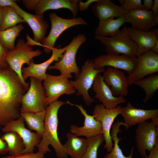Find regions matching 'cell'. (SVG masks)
<instances>
[{
  "instance_id": "cell-1",
  "label": "cell",
  "mask_w": 158,
  "mask_h": 158,
  "mask_svg": "<svg viewBox=\"0 0 158 158\" xmlns=\"http://www.w3.org/2000/svg\"><path fill=\"white\" fill-rule=\"evenodd\" d=\"M25 91L18 76L9 66L0 68V126L20 116L21 99Z\"/></svg>"
},
{
  "instance_id": "cell-2",
  "label": "cell",
  "mask_w": 158,
  "mask_h": 158,
  "mask_svg": "<svg viewBox=\"0 0 158 158\" xmlns=\"http://www.w3.org/2000/svg\"><path fill=\"white\" fill-rule=\"evenodd\" d=\"M68 100L64 102L57 100L49 104L46 109L44 119V131L41 140L37 146L38 151L44 154L51 151L49 146L54 149L57 158H67L65 153L58 136L57 129L59 121L58 114L60 108L65 104H69Z\"/></svg>"
},
{
  "instance_id": "cell-3",
  "label": "cell",
  "mask_w": 158,
  "mask_h": 158,
  "mask_svg": "<svg viewBox=\"0 0 158 158\" xmlns=\"http://www.w3.org/2000/svg\"><path fill=\"white\" fill-rule=\"evenodd\" d=\"M42 52L39 49L34 50L24 40L19 39L14 48L8 51L5 56V60L9 67L18 76L25 91L29 87V84L23 79L22 69L25 63L28 65L33 58L41 54Z\"/></svg>"
},
{
  "instance_id": "cell-4",
  "label": "cell",
  "mask_w": 158,
  "mask_h": 158,
  "mask_svg": "<svg viewBox=\"0 0 158 158\" xmlns=\"http://www.w3.org/2000/svg\"><path fill=\"white\" fill-rule=\"evenodd\" d=\"M95 38L104 46L107 54L136 57L137 46L130 38L128 27L126 26L113 36H95Z\"/></svg>"
},
{
  "instance_id": "cell-5",
  "label": "cell",
  "mask_w": 158,
  "mask_h": 158,
  "mask_svg": "<svg viewBox=\"0 0 158 158\" xmlns=\"http://www.w3.org/2000/svg\"><path fill=\"white\" fill-rule=\"evenodd\" d=\"M87 40L86 37L83 34L75 36L67 45L62 57L53 65H50L48 69L58 70L60 75L68 79L73 76L72 73L77 75L80 71L77 64L75 57L77 51L81 46Z\"/></svg>"
},
{
  "instance_id": "cell-6",
  "label": "cell",
  "mask_w": 158,
  "mask_h": 158,
  "mask_svg": "<svg viewBox=\"0 0 158 158\" xmlns=\"http://www.w3.org/2000/svg\"><path fill=\"white\" fill-rule=\"evenodd\" d=\"M105 68L97 69L93 66L92 60L87 59L82 66L80 71L75 75L74 80H69L74 88L77 91L76 95L81 96L85 104L89 106L94 101L90 95L88 91L91 87L95 78L99 73H103Z\"/></svg>"
},
{
  "instance_id": "cell-7",
  "label": "cell",
  "mask_w": 158,
  "mask_h": 158,
  "mask_svg": "<svg viewBox=\"0 0 158 158\" xmlns=\"http://www.w3.org/2000/svg\"><path fill=\"white\" fill-rule=\"evenodd\" d=\"M27 92L22 96L20 112H37L45 111L48 106L45 101L46 93L42 81L30 77Z\"/></svg>"
},
{
  "instance_id": "cell-8",
  "label": "cell",
  "mask_w": 158,
  "mask_h": 158,
  "mask_svg": "<svg viewBox=\"0 0 158 158\" xmlns=\"http://www.w3.org/2000/svg\"><path fill=\"white\" fill-rule=\"evenodd\" d=\"M158 117L150 122L145 121L137 124L135 140L137 150L141 158L147 156L146 151H151L158 140Z\"/></svg>"
},
{
  "instance_id": "cell-9",
  "label": "cell",
  "mask_w": 158,
  "mask_h": 158,
  "mask_svg": "<svg viewBox=\"0 0 158 158\" xmlns=\"http://www.w3.org/2000/svg\"><path fill=\"white\" fill-rule=\"evenodd\" d=\"M49 16L51 25V30L41 43L44 51L47 54L51 52L57 39L65 30L74 26L87 24L86 21L81 17L65 19L54 12L50 13Z\"/></svg>"
},
{
  "instance_id": "cell-10",
  "label": "cell",
  "mask_w": 158,
  "mask_h": 158,
  "mask_svg": "<svg viewBox=\"0 0 158 158\" xmlns=\"http://www.w3.org/2000/svg\"><path fill=\"white\" fill-rule=\"evenodd\" d=\"M43 81L46 93L45 101L47 106L57 100L63 94L70 95L76 92L68 79L60 75H54L46 73Z\"/></svg>"
},
{
  "instance_id": "cell-11",
  "label": "cell",
  "mask_w": 158,
  "mask_h": 158,
  "mask_svg": "<svg viewBox=\"0 0 158 158\" xmlns=\"http://www.w3.org/2000/svg\"><path fill=\"white\" fill-rule=\"evenodd\" d=\"M122 110V107L120 105L114 109H108L102 104H96L93 109L92 115L102 124L105 142L104 147L108 152L111 151L113 146L110 134L111 129L114 120L121 114Z\"/></svg>"
},
{
  "instance_id": "cell-12",
  "label": "cell",
  "mask_w": 158,
  "mask_h": 158,
  "mask_svg": "<svg viewBox=\"0 0 158 158\" xmlns=\"http://www.w3.org/2000/svg\"><path fill=\"white\" fill-rule=\"evenodd\" d=\"M138 61V58L136 57L108 54L99 56L92 60L94 67L96 69L110 67L124 70L129 75L134 71Z\"/></svg>"
},
{
  "instance_id": "cell-13",
  "label": "cell",
  "mask_w": 158,
  "mask_h": 158,
  "mask_svg": "<svg viewBox=\"0 0 158 158\" xmlns=\"http://www.w3.org/2000/svg\"><path fill=\"white\" fill-rule=\"evenodd\" d=\"M23 118L20 116L12 121L1 129L2 131L6 133L14 131L17 133L23 140L25 148L21 153H34L35 148L39 144L42 137L40 135L31 131L25 126Z\"/></svg>"
},
{
  "instance_id": "cell-14",
  "label": "cell",
  "mask_w": 158,
  "mask_h": 158,
  "mask_svg": "<svg viewBox=\"0 0 158 158\" xmlns=\"http://www.w3.org/2000/svg\"><path fill=\"white\" fill-rule=\"evenodd\" d=\"M138 58L134 71L128 76L129 85L148 75L158 72V54L150 50Z\"/></svg>"
},
{
  "instance_id": "cell-15",
  "label": "cell",
  "mask_w": 158,
  "mask_h": 158,
  "mask_svg": "<svg viewBox=\"0 0 158 158\" xmlns=\"http://www.w3.org/2000/svg\"><path fill=\"white\" fill-rule=\"evenodd\" d=\"M66 46L62 48L54 47L52 50L51 56L47 60L42 63L36 64L32 59L27 67L22 69L23 77L25 81L28 77H33L42 81L46 76V71L50 65L54 61H58L63 56L66 48Z\"/></svg>"
},
{
  "instance_id": "cell-16",
  "label": "cell",
  "mask_w": 158,
  "mask_h": 158,
  "mask_svg": "<svg viewBox=\"0 0 158 158\" xmlns=\"http://www.w3.org/2000/svg\"><path fill=\"white\" fill-rule=\"evenodd\" d=\"M92 87L95 93V98L107 109L115 108L126 101L123 96L116 97L113 95L109 87L104 82L100 73L96 77Z\"/></svg>"
},
{
  "instance_id": "cell-17",
  "label": "cell",
  "mask_w": 158,
  "mask_h": 158,
  "mask_svg": "<svg viewBox=\"0 0 158 158\" xmlns=\"http://www.w3.org/2000/svg\"><path fill=\"white\" fill-rule=\"evenodd\" d=\"M105 83L109 87L113 95L116 96H126L128 94V77L123 72L108 67L102 75Z\"/></svg>"
},
{
  "instance_id": "cell-18",
  "label": "cell",
  "mask_w": 158,
  "mask_h": 158,
  "mask_svg": "<svg viewBox=\"0 0 158 158\" xmlns=\"http://www.w3.org/2000/svg\"><path fill=\"white\" fill-rule=\"evenodd\" d=\"M13 7L17 13L24 19L31 29L33 34V40L41 43L45 38L49 25L43 14H32L27 12L15 2Z\"/></svg>"
},
{
  "instance_id": "cell-19",
  "label": "cell",
  "mask_w": 158,
  "mask_h": 158,
  "mask_svg": "<svg viewBox=\"0 0 158 158\" xmlns=\"http://www.w3.org/2000/svg\"><path fill=\"white\" fill-rule=\"evenodd\" d=\"M79 110L84 117L83 126L78 127L73 125L70 127V132L77 136H84L89 138L103 134V129L101 123L96 120L93 115L88 114L82 105L72 104Z\"/></svg>"
},
{
  "instance_id": "cell-20",
  "label": "cell",
  "mask_w": 158,
  "mask_h": 158,
  "mask_svg": "<svg viewBox=\"0 0 158 158\" xmlns=\"http://www.w3.org/2000/svg\"><path fill=\"white\" fill-rule=\"evenodd\" d=\"M121 114L123 118L126 130L131 127L146 121L158 117V109H143L135 107L128 102L122 107Z\"/></svg>"
},
{
  "instance_id": "cell-21",
  "label": "cell",
  "mask_w": 158,
  "mask_h": 158,
  "mask_svg": "<svg viewBox=\"0 0 158 158\" xmlns=\"http://www.w3.org/2000/svg\"><path fill=\"white\" fill-rule=\"evenodd\" d=\"M126 22L134 29L148 31L158 24V16H153L151 10L144 9L131 11L125 14Z\"/></svg>"
},
{
  "instance_id": "cell-22",
  "label": "cell",
  "mask_w": 158,
  "mask_h": 158,
  "mask_svg": "<svg viewBox=\"0 0 158 158\" xmlns=\"http://www.w3.org/2000/svg\"><path fill=\"white\" fill-rule=\"evenodd\" d=\"M128 30L130 38L136 44L138 47L137 57L151 50L158 39V29L145 31L128 27Z\"/></svg>"
},
{
  "instance_id": "cell-23",
  "label": "cell",
  "mask_w": 158,
  "mask_h": 158,
  "mask_svg": "<svg viewBox=\"0 0 158 158\" xmlns=\"http://www.w3.org/2000/svg\"><path fill=\"white\" fill-rule=\"evenodd\" d=\"M90 6L95 16L99 20L118 18L127 12L121 5L116 4L111 0H97Z\"/></svg>"
},
{
  "instance_id": "cell-24",
  "label": "cell",
  "mask_w": 158,
  "mask_h": 158,
  "mask_svg": "<svg viewBox=\"0 0 158 158\" xmlns=\"http://www.w3.org/2000/svg\"><path fill=\"white\" fill-rule=\"evenodd\" d=\"M79 0H40L35 8V14H43L50 9L66 8L70 10L75 18L78 11V4Z\"/></svg>"
},
{
  "instance_id": "cell-25",
  "label": "cell",
  "mask_w": 158,
  "mask_h": 158,
  "mask_svg": "<svg viewBox=\"0 0 158 158\" xmlns=\"http://www.w3.org/2000/svg\"><path fill=\"white\" fill-rule=\"evenodd\" d=\"M67 141L63 145L65 153L71 158H82L88 145V138H80L70 132L67 133Z\"/></svg>"
},
{
  "instance_id": "cell-26",
  "label": "cell",
  "mask_w": 158,
  "mask_h": 158,
  "mask_svg": "<svg viewBox=\"0 0 158 158\" xmlns=\"http://www.w3.org/2000/svg\"><path fill=\"white\" fill-rule=\"evenodd\" d=\"M124 14L115 19L111 18L99 20L98 25L95 30V36L111 37L115 35L120 28L126 23Z\"/></svg>"
},
{
  "instance_id": "cell-27",
  "label": "cell",
  "mask_w": 158,
  "mask_h": 158,
  "mask_svg": "<svg viewBox=\"0 0 158 158\" xmlns=\"http://www.w3.org/2000/svg\"><path fill=\"white\" fill-rule=\"evenodd\" d=\"M45 110L37 112H20V114L29 129L35 131L42 137L44 131Z\"/></svg>"
},
{
  "instance_id": "cell-28",
  "label": "cell",
  "mask_w": 158,
  "mask_h": 158,
  "mask_svg": "<svg viewBox=\"0 0 158 158\" xmlns=\"http://www.w3.org/2000/svg\"><path fill=\"white\" fill-rule=\"evenodd\" d=\"M121 125L125 126L123 122L118 120L113 124L110 133L112 140L114 142L113 147L110 152L106 154L104 158H133L134 147H131L129 155L126 156L118 145L120 138H118V134L121 132L120 127Z\"/></svg>"
},
{
  "instance_id": "cell-29",
  "label": "cell",
  "mask_w": 158,
  "mask_h": 158,
  "mask_svg": "<svg viewBox=\"0 0 158 158\" xmlns=\"http://www.w3.org/2000/svg\"><path fill=\"white\" fill-rule=\"evenodd\" d=\"M133 84L137 85L142 89L145 94L143 100L146 103L152 98L158 89V75L152 74L149 76L138 80Z\"/></svg>"
},
{
  "instance_id": "cell-30",
  "label": "cell",
  "mask_w": 158,
  "mask_h": 158,
  "mask_svg": "<svg viewBox=\"0 0 158 158\" xmlns=\"http://www.w3.org/2000/svg\"><path fill=\"white\" fill-rule=\"evenodd\" d=\"M24 28L21 23L4 30L0 31V44L8 50L14 49L16 38Z\"/></svg>"
},
{
  "instance_id": "cell-31",
  "label": "cell",
  "mask_w": 158,
  "mask_h": 158,
  "mask_svg": "<svg viewBox=\"0 0 158 158\" xmlns=\"http://www.w3.org/2000/svg\"><path fill=\"white\" fill-rule=\"evenodd\" d=\"M1 137L6 143L9 155H13L21 153L25 148L22 138L16 132L10 131L4 133Z\"/></svg>"
},
{
  "instance_id": "cell-32",
  "label": "cell",
  "mask_w": 158,
  "mask_h": 158,
  "mask_svg": "<svg viewBox=\"0 0 158 158\" xmlns=\"http://www.w3.org/2000/svg\"><path fill=\"white\" fill-rule=\"evenodd\" d=\"M4 17L0 27V31L4 30L14 27L22 23H25L24 19L17 13L14 7H3Z\"/></svg>"
},
{
  "instance_id": "cell-33",
  "label": "cell",
  "mask_w": 158,
  "mask_h": 158,
  "mask_svg": "<svg viewBox=\"0 0 158 158\" xmlns=\"http://www.w3.org/2000/svg\"><path fill=\"white\" fill-rule=\"evenodd\" d=\"M89 142L82 158H97V151L104 141L103 134L88 138Z\"/></svg>"
},
{
  "instance_id": "cell-34",
  "label": "cell",
  "mask_w": 158,
  "mask_h": 158,
  "mask_svg": "<svg viewBox=\"0 0 158 158\" xmlns=\"http://www.w3.org/2000/svg\"><path fill=\"white\" fill-rule=\"evenodd\" d=\"M124 10L126 12L143 9L141 0H122L119 1Z\"/></svg>"
},
{
  "instance_id": "cell-35",
  "label": "cell",
  "mask_w": 158,
  "mask_h": 158,
  "mask_svg": "<svg viewBox=\"0 0 158 158\" xmlns=\"http://www.w3.org/2000/svg\"><path fill=\"white\" fill-rule=\"evenodd\" d=\"M0 158H46L44 154L38 151L36 153H20L13 155H9Z\"/></svg>"
},
{
  "instance_id": "cell-36",
  "label": "cell",
  "mask_w": 158,
  "mask_h": 158,
  "mask_svg": "<svg viewBox=\"0 0 158 158\" xmlns=\"http://www.w3.org/2000/svg\"><path fill=\"white\" fill-rule=\"evenodd\" d=\"M8 51L0 44V68H4L9 67L4 59L5 55Z\"/></svg>"
},
{
  "instance_id": "cell-37",
  "label": "cell",
  "mask_w": 158,
  "mask_h": 158,
  "mask_svg": "<svg viewBox=\"0 0 158 158\" xmlns=\"http://www.w3.org/2000/svg\"><path fill=\"white\" fill-rule=\"evenodd\" d=\"M39 1L40 0H23L22 2L27 9L33 10H35Z\"/></svg>"
},
{
  "instance_id": "cell-38",
  "label": "cell",
  "mask_w": 158,
  "mask_h": 158,
  "mask_svg": "<svg viewBox=\"0 0 158 158\" xmlns=\"http://www.w3.org/2000/svg\"><path fill=\"white\" fill-rule=\"evenodd\" d=\"M97 0H88L85 2L80 0L78 4L79 11H84L88 9L91 4L97 1Z\"/></svg>"
},
{
  "instance_id": "cell-39",
  "label": "cell",
  "mask_w": 158,
  "mask_h": 158,
  "mask_svg": "<svg viewBox=\"0 0 158 158\" xmlns=\"http://www.w3.org/2000/svg\"><path fill=\"white\" fill-rule=\"evenodd\" d=\"M8 152V148L6 142L3 139L0 134V155H4Z\"/></svg>"
},
{
  "instance_id": "cell-40",
  "label": "cell",
  "mask_w": 158,
  "mask_h": 158,
  "mask_svg": "<svg viewBox=\"0 0 158 158\" xmlns=\"http://www.w3.org/2000/svg\"><path fill=\"white\" fill-rule=\"evenodd\" d=\"M146 158H158V141Z\"/></svg>"
},
{
  "instance_id": "cell-41",
  "label": "cell",
  "mask_w": 158,
  "mask_h": 158,
  "mask_svg": "<svg viewBox=\"0 0 158 158\" xmlns=\"http://www.w3.org/2000/svg\"><path fill=\"white\" fill-rule=\"evenodd\" d=\"M16 0H0V6L4 7L7 6L13 7Z\"/></svg>"
},
{
  "instance_id": "cell-42",
  "label": "cell",
  "mask_w": 158,
  "mask_h": 158,
  "mask_svg": "<svg viewBox=\"0 0 158 158\" xmlns=\"http://www.w3.org/2000/svg\"><path fill=\"white\" fill-rule=\"evenodd\" d=\"M153 16L154 17L158 16V0H154L153 5L151 10Z\"/></svg>"
},
{
  "instance_id": "cell-43",
  "label": "cell",
  "mask_w": 158,
  "mask_h": 158,
  "mask_svg": "<svg viewBox=\"0 0 158 158\" xmlns=\"http://www.w3.org/2000/svg\"><path fill=\"white\" fill-rule=\"evenodd\" d=\"M153 0H144L142 4L143 9L146 10H151L153 4Z\"/></svg>"
},
{
  "instance_id": "cell-44",
  "label": "cell",
  "mask_w": 158,
  "mask_h": 158,
  "mask_svg": "<svg viewBox=\"0 0 158 158\" xmlns=\"http://www.w3.org/2000/svg\"><path fill=\"white\" fill-rule=\"evenodd\" d=\"M151 50L154 53L158 54V39Z\"/></svg>"
},
{
  "instance_id": "cell-45",
  "label": "cell",
  "mask_w": 158,
  "mask_h": 158,
  "mask_svg": "<svg viewBox=\"0 0 158 158\" xmlns=\"http://www.w3.org/2000/svg\"><path fill=\"white\" fill-rule=\"evenodd\" d=\"M4 17V10L3 7L0 6V27L2 23Z\"/></svg>"
},
{
  "instance_id": "cell-46",
  "label": "cell",
  "mask_w": 158,
  "mask_h": 158,
  "mask_svg": "<svg viewBox=\"0 0 158 158\" xmlns=\"http://www.w3.org/2000/svg\"><path fill=\"white\" fill-rule=\"evenodd\" d=\"M1 126H0V129H1Z\"/></svg>"
}]
</instances>
